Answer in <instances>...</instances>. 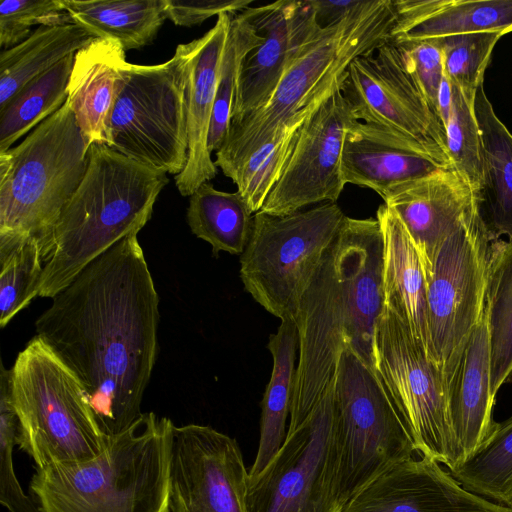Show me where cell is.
<instances>
[{
    "label": "cell",
    "mask_w": 512,
    "mask_h": 512,
    "mask_svg": "<svg viewBox=\"0 0 512 512\" xmlns=\"http://www.w3.org/2000/svg\"><path fill=\"white\" fill-rule=\"evenodd\" d=\"M187 222L192 233L220 251L242 255L252 231L253 216L241 194L224 192L209 182L190 196Z\"/></svg>",
    "instance_id": "obj_31"
},
{
    "label": "cell",
    "mask_w": 512,
    "mask_h": 512,
    "mask_svg": "<svg viewBox=\"0 0 512 512\" xmlns=\"http://www.w3.org/2000/svg\"><path fill=\"white\" fill-rule=\"evenodd\" d=\"M137 235L86 266L35 321L36 335L84 386L105 437L143 414L159 349L160 300Z\"/></svg>",
    "instance_id": "obj_1"
},
{
    "label": "cell",
    "mask_w": 512,
    "mask_h": 512,
    "mask_svg": "<svg viewBox=\"0 0 512 512\" xmlns=\"http://www.w3.org/2000/svg\"><path fill=\"white\" fill-rule=\"evenodd\" d=\"M89 147L66 101L0 153V237L37 239L45 260L61 212L86 173Z\"/></svg>",
    "instance_id": "obj_6"
},
{
    "label": "cell",
    "mask_w": 512,
    "mask_h": 512,
    "mask_svg": "<svg viewBox=\"0 0 512 512\" xmlns=\"http://www.w3.org/2000/svg\"><path fill=\"white\" fill-rule=\"evenodd\" d=\"M394 0L363 1L323 27L286 69L269 101L230 124L215 165L232 179L276 135L297 132L323 103L342 91L353 60L390 40Z\"/></svg>",
    "instance_id": "obj_3"
},
{
    "label": "cell",
    "mask_w": 512,
    "mask_h": 512,
    "mask_svg": "<svg viewBox=\"0 0 512 512\" xmlns=\"http://www.w3.org/2000/svg\"><path fill=\"white\" fill-rule=\"evenodd\" d=\"M396 45L401 51L409 73L438 117L437 99L444 75L443 54L439 44L435 39H428Z\"/></svg>",
    "instance_id": "obj_41"
},
{
    "label": "cell",
    "mask_w": 512,
    "mask_h": 512,
    "mask_svg": "<svg viewBox=\"0 0 512 512\" xmlns=\"http://www.w3.org/2000/svg\"><path fill=\"white\" fill-rule=\"evenodd\" d=\"M452 104V82L449 77L444 73L437 99V114L445 131L448 119L450 116ZM446 134V133H445Z\"/></svg>",
    "instance_id": "obj_44"
},
{
    "label": "cell",
    "mask_w": 512,
    "mask_h": 512,
    "mask_svg": "<svg viewBox=\"0 0 512 512\" xmlns=\"http://www.w3.org/2000/svg\"><path fill=\"white\" fill-rule=\"evenodd\" d=\"M502 35L498 31H484L435 38L442 50L444 73L468 99L474 100L483 84L491 52Z\"/></svg>",
    "instance_id": "obj_37"
},
{
    "label": "cell",
    "mask_w": 512,
    "mask_h": 512,
    "mask_svg": "<svg viewBox=\"0 0 512 512\" xmlns=\"http://www.w3.org/2000/svg\"><path fill=\"white\" fill-rule=\"evenodd\" d=\"M310 1L315 10L317 21L322 28L340 20L363 2L358 0Z\"/></svg>",
    "instance_id": "obj_43"
},
{
    "label": "cell",
    "mask_w": 512,
    "mask_h": 512,
    "mask_svg": "<svg viewBox=\"0 0 512 512\" xmlns=\"http://www.w3.org/2000/svg\"><path fill=\"white\" fill-rule=\"evenodd\" d=\"M169 182L106 144L89 147V164L53 229L38 296L53 298L96 258L150 220Z\"/></svg>",
    "instance_id": "obj_4"
},
{
    "label": "cell",
    "mask_w": 512,
    "mask_h": 512,
    "mask_svg": "<svg viewBox=\"0 0 512 512\" xmlns=\"http://www.w3.org/2000/svg\"><path fill=\"white\" fill-rule=\"evenodd\" d=\"M383 308L380 224L376 218L346 216L294 318L299 361L287 431L311 413L345 349L374 369L375 327Z\"/></svg>",
    "instance_id": "obj_2"
},
{
    "label": "cell",
    "mask_w": 512,
    "mask_h": 512,
    "mask_svg": "<svg viewBox=\"0 0 512 512\" xmlns=\"http://www.w3.org/2000/svg\"><path fill=\"white\" fill-rule=\"evenodd\" d=\"M345 217L332 202L287 215L255 213L240 258V278L246 291L273 316L294 320Z\"/></svg>",
    "instance_id": "obj_9"
},
{
    "label": "cell",
    "mask_w": 512,
    "mask_h": 512,
    "mask_svg": "<svg viewBox=\"0 0 512 512\" xmlns=\"http://www.w3.org/2000/svg\"><path fill=\"white\" fill-rule=\"evenodd\" d=\"M232 16L228 13L218 15L215 25L202 37L177 46L184 62L188 127L187 163L175 176L176 187L182 196H191L217 174L208 137Z\"/></svg>",
    "instance_id": "obj_20"
},
{
    "label": "cell",
    "mask_w": 512,
    "mask_h": 512,
    "mask_svg": "<svg viewBox=\"0 0 512 512\" xmlns=\"http://www.w3.org/2000/svg\"><path fill=\"white\" fill-rule=\"evenodd\" d=\"M336 468L333 499L341 511L366 485L417 452L405 422L374 369L345 349L334 373Z\"/></svg>",
    "instance_id": "obj_8"
},
{
    "label": "cell",
    "mask_w": 512,
    "mask_h": 512,
    "mask_svg": "<svg viewBox=\"0 0 512 512\" xmlns=\"http://www.w3.org/2000/svg\"><path fill=\"white\" fill-rule=\"evenodd\" d=\"M126 63L123 47L107 38H95L75 54L67 101L89 146L106 144L107 121Z\"/></svg>",
    "instance_id": "obj_25"
},
{
    "label": "cell",
    "mask_w": 512,
    "mask_h": 512,
    "mask_svg": "<svg viewBox=\"0 0 512 512\" xmlns=\"http://www.w3.org/2000/svg\"><path fill=\"white\" fill-rule=\"evenodd\" d=\"M11 378L16 445L35 467L84 462L104 450L106 437L84 386L39 336L18 354Z\"/></svg>",
    "instance_id": "obj_7"
},
{
    "label": "cell",
    "mask_w": 512,
    "mask_h": 512,
    "mask_svg": "<svg viewBox=\"0 0 512 512\" xmlns=\"http://www.w3.org/2000/svg\"><path fill=\"white\" fill-rule=\"evenodd\" d=\"M334 375L308 417L249 485V512H340L333 499L336 468Z\"/></svg>",
    "instance_id": "obj_13"
},
{
    "label": "cell",
    "mask_w": 512,
    "mask_h": 512,
    "mask_svg": "<svg viewBox=\"0 0 512 512\" xmlns=\"http://www.w3.org/2000/svg\"><path fill=\"white\" fill-rule=\"evenodd\" d=\"M264 37L242 12L233 15L220 66L216 99L208 137L210 152L223 144L231 123V114L244 60L259 47Z\"/></svg>",
    "instance_id": "obj_35"
},
{
    "label": "cell",
    "mask_w": 512,
    "mask_h": 512,
    "mask_svg": "<svg viewBox=\"0 0 512 512\" xmlns=\"http://www.w3.org/2000/svg\"><path fill=\"white\" fill-rule=\"evenodd\" d=\"M298 131L276 135L256 151L231 179L252 213L261 210L281 177L296 143Z\"/></svg>",
    "instance_id": "obj_38"
},
{
    "label": "cell",
    "mask_w": 512,
    "mask_h": 512,
    "mask_svg": "<svg viewBox=\"0 0 512 512\" xmlns=\"http://www.w3.org/2000/svg\"><path fill=\"white\" fill-rule=\"evenodd\" d=\"M445 133L446 148L452 166L466 177L480 196L483 185L482 142L474 100L468 99L454 83Z\"/></svg>",
    "instance_id": "obj_36"
},
{
    "label": "cell",
    "mask_w": 512,
    "mask_h": 512,
    "mask_svg": "<svg viewBox=\"0 0 512 512\" xmlns=\"http://www.w3.org/2000/svg\"><path fill=\"white\" fill-rule=\"evenodd\" d=\"M383 237L384 305L402 319L432 360L427 287L416 247L396 213L385 203L376 212Z\"/></svg>",
    "instance_id": "obj_23"
},
{
    "label": "cell",
    "mask_w": 512,
    "mask_h": 512,
    "mask_svg": "<svg viewBox=\"0 0 512 512\" xmlns=\"http://www.w3.org/2000/svg\"><path fill=\"white\" fill-rule=\"evenodd\" d=\"M110 111L106 145L156 171L179 175L188 159L184 62L176 48L162 64L127 62Z\"/></svg>",
    "instance_id": "obj_10"
},
{
    "label": "cell",
    "mask_w": 512,
    "mask_h": 512,
    "mask_svg": "<svg viewBox=\"0 0 512 512\" xmlns=\"http://www.w3.org/2000/svg\"><path fill=\"white\" fill-rule=\"evenodd\" d=\"M474 111L482 142L480 215L491 241L512 240V134L499 120L481 84Z\"/></svg>",
    "instance_id": "obj_26"
},
{
    "label": "cell",
    "mask_w": 512,
    "mask_h": 512,
    "mask_svg": "<svg viewBox=\"0 0 512 512\" xmlns=\"http://www.w3.org/2000/svg\"><path fill=\"white\" fill-rule=\"evenodd\" d=\"M242 14L264 40L244 60L231 122L269 101L288 66L322 29L310 0H281L250 6Z\"/></svg>",
    "instance_id": "obj_17"
},
{
    "label": "cell",
    "mask_w": 512,
    "mask_h": 512,
    "mask_svg": "<svg viewBox=\"0 0 512 512\" xmlns=\"http://www.w3.org/2000/svg\"><path fill=\"white\" fill-rule=\"evenodd\" d=\"M374 371L409 429L417 453L450 469L458 462L448 389L407 324L384 305L374 335Z\"/></svg>",
    "instance_id": "obj_11"
},
{
    "label": "cell",
    "mask_w": 512,
    "mask_h": 512,
    "mask_svg": "<svg viewBox=\"0 0 512 512\" xmlns=\"http://www.w3.org/2000/svg\"><path fill=\"white\" fill-rule=\"evenodd\" d=\"M449 473L465 489L512 507V416L497 423L487 440Z\"/></svg>",
    "instance_id": "obj_33"
},
{
    "label": "cell",
    "mask_w": 512,
    "mask_h": 512,
    "mask_svg": "<svg viewBox=\"0 0 512 512\" xmlns=\"http://www.w3.org/2000/svg\"><path fill=\"white\" fill-rule=\"evenodd\" d=\"M249 471L236 439L210 426H175L171 512H249Z\"/></svg>",
    "instance_id": "obj_15"
},
{
    "label": "cell",
    "mask_w": 512,
    "mask_h": 512,
    "mask_svg": "<svg viewBox=\"0 0 512 512\" xmlns=\"http://www.w3.org/2000/svg\"><path fill=\"white\" fill-rule=\"evenodd\" d=\"M353 120L342 91L323 103L299 129L283 173L260 211L287 215L313 204L336 203L345 186L343 142Z\"/></svg>",
    "instance_id": "obj_16"
},
{
    "label": "cell",
    "mask_w": 512,
    "mask_h": 512,
    "mask_svg": "<svg viewBox=\"0 0 512 512\" xmlns=\"http://www.w3.org/2000/svg\"><path fill=\"white\" fill-rule=\"evenodd\" d=\"M485 308L490 346V388L496 397L512 383V240L490 244Z\"/></svg>",
    "instance_id": "obj_30"
},
{
    "label": "cell",
    "mask_w": 512,
    "mask_h": 512,
    "mask_svg": "<svg viewBox=\"0 0 512 512\" xmlns=\"http://www.w3.org/2000/svg\"><path fill=\"white\" fill-rule=\"evenodd\" d=\"M18 419L12 401L11 369L1 363L0 372V503L9 512H41L26 495L16 477L13 449L16 445Z\"/></svg>",
    "instance_id": "obj_39"
},
{
    "label": "cell",
    "mask_w": 512,
    "mask_h": 512,
    "mask_svg": "<svg viewBox=\"0 0 512 512\" xmlns=\"http://www.w3.org/2000/svg\"><path fill=\"white\" fill-rule=\"evenodd\" d=\"M450 166L417 143L375 124L355 119L345 133L341 163L345 184L370 188L382 199L399 186Z\"/></svg>",
    "instance_id": "obj_21"
},
{
    "label": "cell",
    "mask_w": 512,
    "mask_h": 512,
    "mask_svg": "<svg viewBox=\"0 0 512 512\" xmlns=\"http://www.w3.org/2000/svg\"><path fill=\"white\" fill-rule=\"evenodd\" d=\"M174 424L143 413L104 450L84 462L35 467L29 496L41 512H171Z\"/></svg>",
    "instance_id": "obj_5"
},
{
    "label": "cell",
    "mask_w": 512,
    "mask_h": 512,
    "mask_svg": "<svg viewBox=\"0 0 512 512\" xmlns=\"http://www.w3.org/2000/svg\"><path fill=\"white\" fill-rule=\"evenodd\" d=\"M73 22L95 38L138 49L153 42L163 25L165 0H60Z\"/></svg>",
    "instance_id": "obj_28"
},
{
    "label": "cell",
    "mask_w": 512,
    "mask_h": 512,
    "mask_svg": "<svg viewBox=\"0 0 512 512\" xmlns=\"http://www.w3.org/2000/svg\"><path fill=\"white\" fill-rule=\"evenodd\" d=\"M491 242L478 214L443 242L426 280L431 356L447 389L485 303Z\"/></svg>",
    "instance_id": "obj_12"
},
{
    "label": "cell",
    "mask_w": 512,
    "mask_h": 512,
    "mask_svg": "<svg viewBox=\"0 0 512 512\" xmlns=\"http://www.w3.org/2000/svg\"><path fill=\"white\" fill-rule=\"evenodd\" d=\"M495 398L490 388V346L484 303L448 384L449 414L458 448L457 465L472 455L493 432L497 424L492 415Z\"/></svg>",
    "instance_id": "obj_22"
},
{
    "label": "cell",
    "mask_w": 512,
    "mask_h": 512,
    "mask_svg": "<svg viewBox=\"0 0 512 512\" xmlns=\"http://www.w3.org/2000/svg\"><path fill=\"white\" fill-rule=\"evenodd\" d=\"M60 0H3L0 4V46L3 50L24 41L34 25L73 24Z\"/></svg>",
    "instance_id": "obj_40"
},
{
    "label": "cell",
    "mask_w": 512,
    "mask_h": 512,
    "mask_svg": "<svg viewBox=\"0 0 512 512\" xmlns=\"http://www.w3.org/2000/svg\"><path fill=\"white\" fill-rule=\"evenodd\" d=\"M267 348L272 354L273 367L261 402L260 437L256 457L249 470V485L270 465L286 438L298 348V331L292 318L281 320L277 332L269 336Z\"/></svg>",
    "instance_id": "obj_27"
},
{
    "label": "cell",
    "mask_w": 512,
    "mask_h": 512,
    "mask_svg": "<svg viewBox=\"0 0 512 512\" xmlns=\"http://www.w3.org/2000/svg\"><path fill=\"white\" fill-rule=\"evenodd\" d=\"M252 3L253 0H165V15L177 26L191 27L222 13L236 15Z\"/></svg>",
    "instance_id": "obj_42"
},
{
    "label": "cell",
    "mask_w": 512,
    "mask_h": 512,
    "mask_svg": "<svg viewBox=\"0 0 512 512\" xmlns=\"http://www.w3.org/2000/svg\"><path fill=\"white\" fill-rule=\"evenodd\" d=\"M340 512H512L465 489L440 463L421 456L381 473Z\"/></svg>",
    "instance_id": "obj_19"
},
{
    "label": "cell",
    "mask_w": 512,
    "mask_h": 512,
    "mask_svg": "<svg viewBox=\"0 0 512 512\" xmlns=\"http://www.w3.org/2000/svg\"><path fill=\"white\" fill-rule=\"evenodd\" d=\"M342 94L356 120L386 128L417 143L435 160L452 165L445 131L390 40L357 57Z\"/></svg>",
    "instance_id": "obj_14"
},
{
    "label": "cell",
    "mask_w": 512,
    "mask_h": 512,
    "mask_svg": "<svg viewBox=\"0 0 512 512\" xmlns=\"http://www.w3.org/2000/svg\"><path fill=\"white\" fill-rule=\"evenodd\" d=\"M409 233L426 280L443 242L480 214V196L453 166L392 190L384 199Z\"/></svg>",
    "instance_id": "obj_18"
},
{
    "label": "cell",
    "mask_w": 512,
    "mask_h": 512,
    "mask_svg": "<svg viewBox=\"0 0 512 512\" xmlns=\"http://www.w3.org/2000/svg\"><path fill=\"white\" fill-rule=\"evenodd\" d=\"M0 326L5 327L38 296L44 269L35 238L0 237Z\"/></svg>",
    "instance_id": "obj_34"
},
{
    "label": "cell",
    "mask_w": 512,
    "mask_h": 512,
    "mask_svg": "<svg viewBox=\"0 0 512 512\" xmlns=\"http://www.w3.org/2000/svg\"><path fill=\"white\" fill-rule=\"evenodd\" d=\"M390 41L395 44L445 36L512 31V0H396Z\"/></svg>",
    "instance_id": "obj_24"
},
{
    "label": "cell",
    "mask_w": 512,
    "mask_h": 512,
    "mask_svg": "<svg viewBox=\"0 0 512 512\" xmlns=\"http://www.w3.org/2000/svg\"><path fill=\"white\" fill-rule=\"evenodd\" d=\"M74 58L69 55L30 80L0 110V153L65 104Z\"/></svg>",
    "instance_id": "obj_32"
},
{
    "label": "cell",
    "mask_w": 512,
    "mask_h": 512,
    "mask_svg": "<svg viewBox=\"0 0 512 512\" xmlns=\"http://www.w3.org/2000/svg\"><path fill=\"white\" fill-rule=\"evenodd\" d=\"M95 37L78 24L42 25L18 45L0 54V110L30 80L69 55L89 45Z\"/></svg>",
    "instance_id": "obj_29"
}]
</instances>
